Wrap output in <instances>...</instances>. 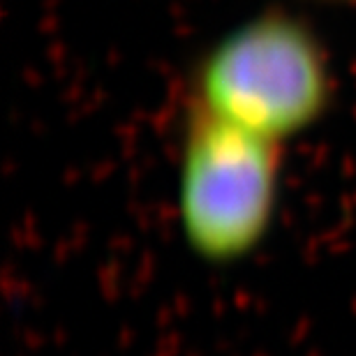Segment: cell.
I'll return each mask as SVG.
<instances>
[{
  "instance_id": "cell-1",
  "label": "cell",
  "mask_w": 356,
  "mask_h": 356,
  "mask_svg": "<svg viewBox=\"0 0 356 356\" xmlns=\"http://www.w3.org/2000/svg\"><path fill=\"white\" fill-rule=\"evenodd\" d=\"M336 88L333 56L317 28L291 10L266 7L199 56L183 97L287 146L329 116Z\"/></svg>"
},
{
  "instance_id": "cell-3",
  "label": "cell",
  "mask_w": 356,
  "mask_h": 356,
  "mask_svg": "<svg viewBox=\"0 0 356 356\" xmlns=\"http://www.w3.org/2000/svg\"><path fill=\"white\" fill-rule=\"evenodd\" d=\"M308 3H319V5H343V7H356V0H308Z\"/></svg>"
},
{
  "instance_id": "cell-2",
  "label": "cell",
  "mask_w": 356,
  "mask_h": 356,
  "mask_svg": "<svg viewBox=\"0 0 356 356\" xmlns=\"http://www.w3.org/2000/svg\"><path fill=\"white\" fill-rule=\"evenodd\" d=\"M284 146L183 97L176 216L188 250L236 266L264 245L282 197Z\"/></svg>"
}]
</instances>
